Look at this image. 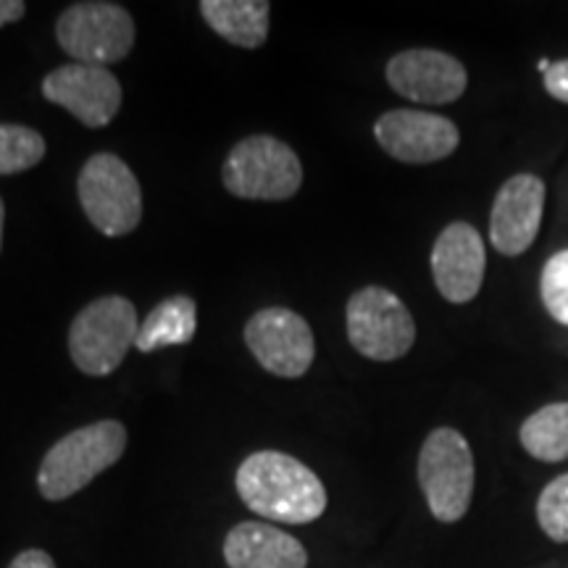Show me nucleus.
<instances>
[{
    "mask_svg": "<svg viewBox=\"0 0 568 568\" xmlns=\"http://www.w3.org/2000/svg\"><path fill=\"white\" fill-rule=\"evenodd\" d=\"M237 495L253 514L280 524H311L326 510L322 479L280 450H258L237 468Z\"/></svg>",
    "mask_w": 568,
    "mask_h": 568,
    "instance_id": "f257e3e1",
    "label": "nucleus"
},
{
    "mask_svg": "<svg viewBox=\"0 0 568 568\" xmlns=\"http://www.w3.org/2000/svg\"><path fill=\"white\" fill-rule=\"evenodd\" d=\"M124 450L126 429L113 418L69 432L42 458L38 474L40 495L53 503L67 500L88 487L105 468L119 464Z\"/></svg>",
    "mask_w": 568,
    "mask_h": 568,
    "instance_id": "f03ea898",
    "label": "nucleus"
},
{
    "mask_svg": "<svg viewBox=\"0 0 568 568\" xmlns=\"http://www.w3.org/2000/svg\"><path fill=\"white\" fill-rule=\"evenodd\" d=\"M418 485L437 521L456 524L468 514L477 485V466L471 445L458 429L439 426L429 432L418 453Z\"/></svg>",
    "mask_w": 568,
    "mask_h": 568,
    "instance_id": "7ed1b4c3",
    "label": "nucleus"
},
{
    "mask_svg": "<svg viewBox=\"0 0 568 568\" xmlns=\"http://www.w3.org/2000/svg\"><path fill=\"white\" fill-rule=\"evenodd\" d=\"M138 308L122 295L92 301L69 326V355L80 372L105 376L126 358L138 343Z\"/></svg>",
    "mask_w": 568,
    "mask_h": 568,
    "instance_id": "20e7f679",
    "label": "nucleus"
},
{
    "mask_svg": "<svg viewBox=\"0 0 568 568\" xmlns=\"http://www.w3.org/2000/svg\"><path fill=\"white\" fill-rule=\"evenodd\" d=\"M224 187L245 201H287L303 184L301 159L272 134L240 140L222 169Z\"/></svg>",
    "mask_w": 568,
    "mask_h": 568,
    "instance_id": "39448f33",
    "label": "nucleus"
},
{
    "mask_svg": "<svg viewBox=\"0 0 568 568\" xmlns=\"http://www.w3.org/2000/svg\"><path fill=\"white\" fill-rule=\"evenodd\" d=\"M82 209L90 224L105 237H124L142 219V190L138 176L113 153H95L77 180Z\"/></svg>",
    "mask_w": 568,
    "mask_h": 568,
    "instance_id": "423d86ee",
    "label": "nucleus"
},
{
    "mask_svg": "<svg viewBox=\"0 0 568 568\" xmlns=\"http://www.w3.org/2000/svg\"><path fill=\"white\" fill-rule=\"evenodd\" d=\"M347 339L364 358L397 361L416 343V322L408 305L393 290L368 284L358 290L345 308Z\"/></svg>",
    "mask_w": 568,
    "mask_h": 568,
    "instance_id": "0eeeda50",
    "label": "nucleus"
},
{
    "mask_svg": "<svg viewBox=\"0 0 568 568\" xmlns=\"http://www.w3.org/2000/svg\"><path fill=\"white\" fill-rule=\"evenodd\" d=\"M55 40L74 63L109 67L132 53L134 19L122 6L105 0L74 3L55 21Z\"/></svg>",
    "mask_w": 568,
    "mask_h": 568,
    "instance_id": "6e6552de",
    "label": "nucleus"
},
{
    "mask_svg": "<svg viewBox=\"0 0 568 568\" xmlns=\"http://www.w3.org/2000/svg\"><path fill=\"white\" fill-rule=\"evenodd\" d=\"M245 343L261 368L284 379L308 374L314 364L316 343L308 322L284 305L258 311L245 324Z\"/></svg>",
    "mask_w": 568,
    "mask_h": 568,
    "instance_id": "1a4fd4ad",
    "label": "nucleus"
},
{
    "mask_svg": "<svg viewBox=\"0 0 568 568\" xmlns=\"http://www.w3.org/2000/svg\"><path fill=\"white\" fill-rule=\"evenodd\" d=\"M374 138L389 159L414 166L443 161L460 145V132L450 119L414 109L382 113L374 124Z\"/></svg>",
    "mask_w": 568,
    "mask_h": 568,
    "instance_id": "9d476101",
    "label": "nucleus"
},
{
    "mask_svg": "<svg viewBox=\"0 0 568 568\" xmlns=\"http://www.w3.org/2000/svg\"><path fill=\"white\" fill-rule=\"evenodd\" d=\"M42 95L67 109L90 130L109 126L122 109V84L105 67L67 63L42 80Z\"/></svg>",
    "mask_w": 568,
    "mask_h": 568,
    "instance_id": "9b49d317",
    "label": "nucleus"
},
{
    "mask_svg": "<svg viewBox=\"0 0 568 568\" xmlns=\"http://www.w3.org/2000/svg\"><path fill=\"white\" fill-rule=\"evenodd\" d=\"M548 187L537 174H514L497 190L489 211V243L500 255L516 258L535 245L542 226Z\"/></svg>",
    "mask_w": 568,
    "mask_h": 568,
    "instance_id": "f8f14e48",
    "label": "nucleus"
},
{
    "mask_svg": "<svg viewBox=\"0 0 568 568\" xmlns=\"http://www.w3.org/2000/svg\"><path fill=\"white\" fill-rule=\"evenodd\" d=\"M387 82L397 95L424 105L456 103L468 88L466 67L450 53L414 48L389 59Z\"/></svg>",
    "mask_w": 568,
    "mask_h": 568,
    "instance_id": "ddd939ff",
    "label": "nucleus"
},
{
    "mask_svg": "<svg viewBox=\"0 0 568 568\" xmlns=\"http://www.w3.org/2000/svg\"><path fill=\"white\" fill-rule=\"evenodd\" d=\"M487 272V251L477 226L447 224L432 247V276L447 303L464 305L479 295Z\"/></svg>",
    "mask_w": 568,
    "mask_h": 568,
    "instance_id": "4468645a",
    "label": "nucleus"
},
{
    "mask_svg": "<svg viewBox=\"0 0 568 568\" xmlns=\"http://www.w3.org/2000/svg\"><path fill=\"white\" fill-rule=\"evenodd\" d=\"M224 560L230 568H305L308 552L272 524L243 521L224 539Z\"/></svg>",
    "mask_w": 568,
    "mask_h": 568,
    "instance_id": "2eb2a0df",
    "label": "nucleus"
},
{
    "mask_svg": "<svg viewBox=\"0 0 568 568\" xmlns=\"http://www.w3.org/2000/svg\"><path fill=\"white\" fill-rule=\"evenodd\" d=\"M266 0H203L201 13L219 38L237 48H261L268 38Z\"/></svg>",
    "mask_w": 568,
    "mask_h": 568,
    "instance_id": "dca6fc26",
    "label": "nucleus"
},
{
    "mask_svg": "<svg viewBox=\"0 0 568 568\" xmlns=\"http://www.w3.org/2000/svg\"><path fill=\"white\" fill-rule=\"evenodd\" d=\"M197 332V305L187 295H172L161 301L145 322L140 324L138 347L140 353H153L161 347L187 345Z\"/></svg>",
    "mask_w": 568,
    "mask_h": 568,
    "instance_id": "f3484780",
    "label": "nucleus"
},
{
    "mask_svg": "<svg viewBox=\"0 0 568 568\" xmlns=\"http://www.w3.org/2000/svg\"><path fill=\"white\" fill-rule=\"evenodd\" d=\"M521 447L542 464H560L568 458V403H550L537 408L518 429Z\"/></svg>",
    "mask_w": 568,
    "mask_h": 568,
    "instance_id": "a211bd4d",
    "label": "nucleus"
},
{
    "mask_svg": "<svg viewBox=\"0 0 568 568\" xmlns=\"http://www.w3.org/2000/svg\"><path fill=\"white\" fill-rule=\"evenodd\" d=\"M45 159V140L24 124H0V176L27 172Z\"/></svg>",
    "mask_w": 568,
    "mask_h": 568,
    "instance_id": "6ab92c4d",
    "label": "nucleus"
},
{
    "mask_svg": "<svg viewBox=\"0 0 568 568\" xmlns=\"http://www.w3.org/2000/svg\"><path fill=\"white\" fill-rule=\"evenodd\" d=\"M537 524L552 542H568V474H560L539 493Z\"/></svg>",
    "mask_w": 568,
    "mask_h": 568,
    "instance_id": "aec40b11",
    "label": "nucleus"
},
{
    "mask_svg": "<svg viewBox=\"0 0 568 568\" xmlns=\"http://www.w3.org/2000/svg\"><path fill=\"white\" fill-rule=\"evenodd\" d=\"M539 295L558 324L568 326V247L550 255L539 276Z\"/></svg>",
    "mask_w": 568,
    "mask_h": 568,
    "instance_id": "412c9836",
    "label": "nucleus"
},
{
    "mask_svg": "<svg viewBox=\"0 0 568 568\" xmlns=\"http://www.w3.org/2000/svg\"><path fill=\"white\" fill-rule=\"evenodd\" d=\"M542 84L550 98H556L558 103L568 105V59L552 61L550 69L542 74Z\"/></svg>",
    "mask_w": 568,
    "mask_h": 568,
    "instance_id": "4be33fe9",
    "label": "nucleus"
},
{
    "mask_svg": "<svg viewBox=\"0 0 568 568\" xmlns=\"http://www.w3.org/2000/svg\"><path fill=\"white\" fill-rule=\"evenodd\" d=\"M9 568H55V564L45 550L32 548V550L19 552V556L9 564Z\"/></svg>",
    "mask_w": 568,
    "mask_h": 568,
    "instance_id": "5701e85b",
    "label": "nucleus"
},
{
    "mask_svg": "<svg viewBox=\"0 0 568 568\" xmlns=\"http://www.w3.org/2000/svg\"><path fill=\"white\" fill-rule=\"evenodd\" d=\"M24 13L27 3H21V0H0V27L24 19Z\"/></svg>",
    "mask_w": 568,
    "mask_h": 568,
    "instance_id": "b1692460",
    "label": "nucleus"
},
{
    "mask_svg": "<svg viewBox=\"0 0 568 568\" xmlns=\"http://www.w3.org/2000/svg\"><path fill=\"white\" fill-rule=\"evenodd\" d=\"M3 222H6V205H3V197H0V247H3Z\"/></svg>",
    "mask_w": 568,
    "mask_h": 568,
    "instance_id": "393cba45",
    "label": "nucleus"
},
{
    "mask_svg": "<svg viewBox=\"0 0 568 568\" xmlns=\"http://www.w3.org/2000/svg\"><path fill=\"white\" fill-rule=\"evenodd\" d=\"M550 63H552V61H548V59H542V61H539V63H537V67H539V71H542V74H545V71H548V69H550Z\"/></svg>",
    "mask_w": 568,
    "mask_h": 568,
    "instance_id": "a878e982",
    "label": "nucleus"
}]
</instances>
